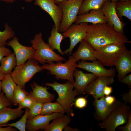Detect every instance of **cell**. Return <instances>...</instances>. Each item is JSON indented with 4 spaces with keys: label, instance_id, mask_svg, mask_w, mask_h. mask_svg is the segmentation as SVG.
<instances>
[{
    "label": "cell",
    "instance_id": "1",
    "mask_svg": "<svg viewBox=\"0 0 131 131\" xmlns=\"http://www.w3.org/2000/svg\"><path fill=\"white\" fill-rule=\"evenodd\" d=\"M83 40L94 50L111 44L131 43L125 35L117 32L107 23L88 25L86 35Z\"/></svg>",
    "mask_w": 131,
    "mask_h": 131
},
{
    "label": "cell",
    "instance_id": "2",
    "mask_svg": "<svg viewBox=\"0 0 131 131\" xmlns=\"http://www.w3.org/2000/svg\"><path fill=\"white\" fill-rule=\"evenodd\" d=\"M42 37V33L40 32L30 41L31 46L35 50L32 58L42 64L65 61L64 57L56 53L48 43L45 42Z\"/></svg>",
    "mask_w": 131,
    "mask_h": 131
},
{
    "label": "cell",
    "instance_id": "3",
    "mask_svg": "<svg viewBox=\"0 0 131 131\" xmlns=\"http://www.w3.org/2000/svg\"><path fill=\"white\" fill-rule=\"evenodd\" d=\"M45 85L53 88L57 93L58 97L56 100L63 108L66 112L70 115H74L72 104L75 100V97L78 93L76 90H73L74 83L68 81L66 83H60L54 81L53 83H46Z\"/></svg>",
    "mask_w": 131,
    "mask_h": 131
},
{
    "label": "cell",
    "instance_id": "4",
    "mask_svg": "<svg viewBox=\"0 0 131 131\" xmlns=\"http://www.w3.org/2000/svg\"><path fill=\"white\" fill-rule=\"evenodd\" d=\"M38 63L32 58L22 64L16 66L11 74L16 84L25 89L27 83L37 73L44 70Z\"/></svg>",
    "mask_w": 131,
    "mask_h": 131
},
{
    "label": "cell",
    "instance_id": "5",
    "mask_svg": "<svg viewBox=\"0 0 131 131\" xmlns=\"http://www.w3.org/2000/svg\"><path fill=\"white\" fill-rule=\"evenodd\" d=\"M76 62L73 57L70 55L68 60L64 63L53 62L43 64L41 66L54 75L57 80H67L74 83V73L76 69Z\"/></svg>",
    "mask_w": 131,
    "mask_h": 131
},
{
    "label": "cell",
    "instance_id": "6",
    "mask_svg": "<svg viewBox=\"0 0 131 131\" xmlns=\"http://www.w3.org/2000/svg\"><path fill=\"white\" fill-rule=\"evenodd\" d=\"M127 49L125 44H111L100 47L94 51L95 56L104 66H115Z\"/></svg>",
    "mask_w": 131,
    "mask_h": 131
},
{
    "label": "cell",
    "instance_id": "7",
    "mask_svg": "<svg viewBox=\"0 0 131 131\" xmlns=\"http://www.w3.org/2000/svg\"><path fill=\"white\" fill-rule=\"evenodd\" d=\"M131 112L129 106L120 102L107 118L98 125L107 131H115L118 127L126 123Z\"/></svg>",
    "mask_w": 131,
    "mask_h": 131
},
{
    "label": "cell",
    "instance_id": "8",
    "mask_svg": "<svg viewBox=\"0 0 131 131\" xmlns=\"http://www.w3.org/2000/svg\"><path fill=\"white\" fill-rule=\"evenodd\" d=\"M84 0H69L58 3L57 4L61 9L63 15L59 32H64L75 22L79 8Z\"/></svg>",
    "mask_w": 131,
    "mask_h": 131
},
{
    "label": "cell",
    "instance_id": "9",
    "mask_svg": "<svg viewBox=\"0 0 131 131\" xmlns=\"http://www.w3.org/2000/svg\"><path fill=\"white\" fill-rule=\"evenodd\" d=\"M88 25V23L85 22L72 24L62 33L64 38H68L70 40V46L64 52L65 54H68L70 55L74 47L84 39L86 35Z\"/></svg>",
    "mask_w": 131,
    "mask_h": 131
},
{
    "label": "cell",
    "instance_id": "10",
    "mask_svg": "<svg viewBox=\"0 0 131 131\" xmlns=\"http://www.w3.org/2000/svg\"><path fill=\"white\" fill-rule=\"evenodd\" d=\"M116 3L108 0L104 4L102 10L107 21V23L118 33L124 34L125 23L121 21L116 13Z\"/></svg>",
    "mask_w": 131,
    "mask_h": 131
},
{
    "label": "cell",
    "instance_id": "11",
    "mask_svg": "<svg viewBox=\"0 0 131 131\" xmlns=\"http://www.w3.org/2000/svg\"><path fill=\"white\" fill-rule=\"evenodd\" d=\"M114 77L98 76L89 84L86 87L85 94L92 95L95 99H98L104 96L103 90L105 86L112 84Z\"/></svg>",
    "mask_w": 131,
    "mask_h": 131
},
{
    "label": "cell",
    "instance_id": "12",
    "mask_svg": "<svg viewBox=\"0 0 131 131\" xmlns=\"http://www.w3.org/2000/svg\"><path fill=\"white\" fill-rule=\"evenodd\" d=\"M6 45L11 47L14 50L16 60V66L22 64L32 58L34 53L35 50L32 46H27L22 45L16 36H14Z\"/></svg>",
    "mask_w": 131,
    "mask_h": 131
},
{
    "label": "cell",
    "instance_id": "13",
    "mask_svg": "<svg viewBox=\"0 0 131 131\" xmlns=\"http://www.w3.org/2000/svg\"><path fill=\"white\" fill-rule=\"evenodd\" d=\"M34 0L35 5L39 6L50 16L54 21L56 29L59 32L63 16L60 7L55 3L54 0Z\"/></svg>",
    "mask_w": 131,
    "mask_h": 131
},
{
    "label": "cell",
    "instance_id": "14",
    "mask_svg": "<svg viewBox=\"0 0 131 131\" xmlns=\"http://www.w3.org/2000/svg\"><path fill=\"white\" fill-rule=\"evenodd\" d=\"M76 68L84 69L93 74L96 76H105L114 77L116 71L114 68L107 69L101 62L97 60L88 62L82 61L77 63Z\"/></svg>",
    "mask_w": 131,
    "mask_h": 131
},
{
    "label": "cell",
    "instance_id": "15",
    "mask_svg": "<svg viewBox=\"0 0 131 131\" xmlns=\"http://www.w3.org/2000/svg\"><path fill=\"white\" fill-rule=\"evenodd\" d=\"M105 97L103 96L100 99H95L93 102L95 109L94 117L98 121L105 120L121 102L116 99L114 104L109 105L106 101Z\"/></svg>",
    "mask_w": 131,
    "mask_h": 131
},
{
    "label": "cell",
    "instance_id": "16",
    "mask_svg": "<svg viewBox=\"0 0 131 131\" xmlns=\"http://www.w3.org/2000/svg\"><path fill=\"white\" fill-rule=\"evenodd\" d=\"M64 114L56 113L48 115H39L33 118L27 119L26 129L28 131L44 130L49 124L51 121Z\"/></svg>",
    "mask_w": 131,
    "mask_h": 131
},
{
    "label": "cell",
    "instance_id": "17",
    "mask_svg": "<svg viewBox=\"0 0 131 131\" xmlns=\"http://www.w3.org/2000/svg\"><path fill=\"white\" fill-rule=\"evenodd\" d=\"M30 85L32 91L29 95L36 102L43 104L54 99V95L48 91L46 87L38 85L35 82Z\"/></svg>",
    "mask_w": 131,
    "mask_h": 131
},
{
    "label": "cell",
    "instance_id": "18",
    "mask_svg": "<svg viewBox=\"0 0 131 131\" xmlns=\"http://www.w3.org/2000/svg\"><path fill=\"white\" fill-rule=\"evenodd\" d=\"M74 76L75 78L74 83V88L79 95L85 94L84 90L87 86L97 77L91 73H84L76 69L74 71Z\"/></svg>",
    "mask_w": 131,
    "mask_h": 131
},
{
    "label": "cell",
    "instance_id": "19",
    "mask_svg": "<svg viewBox=\"0 0 131 131\" xmlns=\"http://www.w3.org/2000/svg\"><path fill=\"white\" fill-rule=\"evenodd\" d=\"M95 50L84 40L80 44L77 50L72 56L77 62L80 60L83 61L97 60L94 55Z\"/></svg>",
    "mask_w": 131,
    "mask_h": 131
},
{
    "label": "cell",
    "instance_id": "20",
    "mask_svg": "<svg viewBox=\"0 0 131 131\" xmlns=\"http://www.w3.org/2000/svg\"><path fill=\"white\" fill-rule=\"evenodd\" d=\"M118 81L131 72V50L126 49L115 66Z\"/></svg>",
    "mask_w": 131,
    "mask_h": 131
},
{
    "label": "cell",
    "instance_id": "21",
    "mask_svg": "<svg viewBox=\"0 0 131 131\" xmlns=\"http://www.w3.org/2000/svg\"><path fill=\"white\" fill-rule=\"evenodd\" d=\"M90 23L93 24L107 23L101 9L90 11L89 13L78 15L75 24L82 23Z\"/></svg>",
    "mask_w": 131,
    "mask_h": 131
},
{
    "label": "cell",
    "instance_id": "22",
    "mask_svg": "<svg viewBox=\"0 0 131 131\" xmlns=\"http://www.w3.org/2000/svg\"><path fill=\"white\" fill-rule=\"evenodd\" d=\"M24 111L18 107L12 109L8 107L3 108L0 110V127L7 124L12 120L21 116Z\"/></svg>",
    "mask_w": 131,
    "mask_h": 131
},
{
    "label": "cell",
    "instance_id": "23",
    "mask_svg": "<svg viewBox=\"0 0 131 131\" xmlns=\"http://www.w3.org/2000/svg\"><path fill=\"white\" fill-rule=\"evenodd\" d=\"M71 119L70 115L63 114L53 120L44 129L45 131H62L70 123Z\"/></svg>",
    "mask_w": 131,
    "mask_h": 131
},
{
    "label": "cell",
    "instance_id": "24",
    "mask_svg": "<svg viewBox=\"0 0 131 131\" xmlns=\"http://www.w3.org/2000/svg\"><path fill=\"white\" fill-rule=\"evenodd\" d=\"M0 66V72L5 75H11L13 69L17 65L15 54L13 52L2 58Z\"/></svg>",
    "mask_w": 131,
    "mask_h": 131
},
{
    "label": "cell",
    "instance_id": "25",
    "mask_svg": "<svg viewBox=\"0 0 131 131\" xmlns=\"http://www.w3.org/2000/svg\"><path fill=\"white\" fill-rule=\"evenodd\" d=\"M16 85L10 74L5 75L2 81L1 89L11 103H12L14 90Z\"/></svg>",
    "mask_w": 131,
    "mask_h": 131
},
{
    "label": "cell",
    "instance_id": "26",
    "mask_svg": "<svg viewBox=\"0 0 131 131\" xmlns=\"http://www.w3.org/2000/svg\"><path fill=\"white\" fill-rule=\"evenodd\" d=\"M64 38L63 35L56 29L54 25L48 39V44L53 50L56 49L61 55H64L65 54L61 49L60 44L62 40Z\"/></svg>",
    "mask_w": 131,
    "mask_h": 131
},
{
    "label": "cell",
    "instance_id": "27",
    "mask_svg": "<svg viewBox=\"0 0 131 131\" xmlns=\"http://www.w3.org/2000/svg\"><path fill=\"white\" fill-rule=\"evenodd\" d=\"M108 0H84L79 8L78 15L88 13L93 10L101 9L105 2Z\"/></svg>",
    "mask_w": 131,
    "mask_h": 131
},
{
    "label": "cell",
    "instance_id": "28",
    "mask_svg": "<svg viewBox=\"0 0 131 131\" xmlns=\"http://www.w3.org/2000/svg\"><path fill=\"white\" fill-rule=\"evenodd\" d=\"M115 9L117 15L120 20L124 16L131 21V0L117 2L116 3Z\"/></svg>",
    "mask_w": 131,
    "mask_h": 131
},
{
    "label": "cell",
    "instance_id": "29",
    "mask_svg": "<svg viewBox=\"0 0 131 131\" xmlns=\"http://www.w3.org/2000/svg\"><path fill=\"white\" fill-rule=\"evenodd\" d=\"M65 112L63 107L57 102H49L43 104L39 115H48L56 113L64 114Z\"/></svg>",
    "mask_w": 131,
    "mask_h": 131
},
{
    "label": "cell",
    "instance_id": "30",
    "mask_svg": "<svg viewBox=\"0 0 131 131\" xmlns=\"http://www.w3.org/2000/svg\"><path fill=\"white\" fill-rule=\"evenodd\" d=\"M5 29L2 31H0V47L5 46L7 44V41L12 38L15 33L12 28L6 23L4 25Z\"/></svg>",
    "mask_w": 131,
    "mask_h": 131
},
{
    "label": "cell",
    "instance_id": "31",
    "mask_svg": "<svg viewBox=\"0 0 131 131\" xmlns=\"http://www.w3.org/2000/svg\"><path fill=\"white\" fill-rule=\"evenodd\" d=\"M29 94L25 89L16 85L13 93L12 103L15 106L18 105Z\"/></svg>",
    "mask_w": 131,
    "mask_h": 131
},
{
    "label": "cell",
    "instance_id": "32",
    "mask_svg": "<svg viewBox=\"0 0 131 131\" xmlns=\"http://www.w3.org/2000/svg\"><path fill=\"white\" fill-rule=\"evenodd\" d=\"M29 110V109L26 108L24 114L19 120L15 123L7 124L2 127L11 126L17 129L20 131H26V123Z\"/></svg>",
    "mask_w": 131,
    "mask_h": 131
},
{
    "label": "cell",
    "instance_id": "33",
    "mask_svg": "<svg viewBox=\"0 0 131 131\" xmlns=\"http://www.w3.org/2000/svg\"><path fill=\"white\" fill-rule=\"evenodd\" d=\"M43 104L36 102L29 109L27 119L33 118L39 115Z\"/></svg>",
    "mask_w": 131,
    "mask_h": 131
},
{
    "label": "cell",
    "instance_id": "34",
    "mask_svg": "<svg viewBox=\"0 0 131 131\" xmlns=\"http://www.w3.org/2000/svg\"><path fill=\"white\" fill-rule=\"evenodd\" d=\"M36 102L29 94L18 105L19 107L22 109L27 108L30 109L31 107Z\"/></svg>",
    "mask_w": 131,
    "mask_h": 131
},
{
    "label": "cell",
    "instance_id": "35",
    "mask_svg": "<svg viewBox=\"0 0 131 131\" xmlns=\"http://www.w3.org/2000/svg\"><path fill=\"white\" fill-rule=\"evenodd\" d=\"M11 103L3 91L0 93V110L4 107L10 106Z\"/></svg>",
    "mask_w": 131,
    "mask_h": 131
},
{
    "label": "cell",
    "instance_id": "36",
    "mask_svg": "<svg viewBox=\"0 0 131 131\" xmlns=\"http://www.w3.org/2000/svg\"><path fill=\"white\" fill-rule=\"evenodd\" d=\"M87 103V101L85 97H80L76 99L74 102V105L76 107L82 109L86 106Z\"/></svg>",
    "mask_w": 131,
    "mask_h": 131
},
{
    "label": "cell",
    "instance_id": "37",
    "mask_svg": "<svg viewBox=\"0 0 131 131\" xmlns=\"http://www.w3.org/2000/svg\"><path fill=\"white\" fill-rule=\"evenodd\" d=\"M124 126H119L118 128L122 131H131V112L130 113L128 120Z\"/></svg>",
    "mask_w": 131,
    "mask_h": 131
},
{
    "label": "cell",
    "instance_id": "38",
    "mask_svg": "<svg viewBox=\"0 0 131 131\" xmlns=\"http://www.w3.org/2000/svg\"><path fill=\"white\" fill-rule=\"evenodd\" d=\"M11 53V50L5 46L0 47V63L1 59L4 56H6Z\"/></svg>",
    "mask_w": 131,
    "mask_h": 131
},
{
    "label": "cell",
    "instance_id": "39",
    "mask_svg": "<svg viewBox=\"0 0 131 131\" xmlns=\"http://www.w3.org/2000/svg\"><path fill=\"white\" fill-rule=\"evenodd\" d=\"M122 99L124 103L131 104V89L129 90L127 93H124L121 95Z\"/></svg>",
    "mask_w": 131,
    "mask_h": 131
},
{
    "label": "cell",
    "instance_id": "40",
    "mask_svg": "<svg viewBox=\"0 0 131 131\" xmlns=\"http://www.w3.org/2000/svg\"><path fill=\"white\" fill-rule=\"evenodd\" d=\"M121 83L127 84L130 88H131V74L125 76L120 81Z\"/></svg>",
    "mask_w": 131,
    "mask_h": 131
},
{
    "label": "cell",
    "instance_id": "41",
    "mask_svg": "<svg viewBox=\"0 0 131 131\" xmlns=\"http://www.w3.org/2000/svg\"><path fill=\"white\" fill-rule=\"evenodd\" d=\"M105 98L106 102L109 105L114 104L116 100L115 97L109 95L105 96Z\"/></svg>",
    "mask_w": 131,
    "mask_h": 131
},
{
    "label": "cell",
    "instance_id": "42",
    "mask_svg": "<svg viewBox=\"0 0 131 131\" xmlns=\"http://www.w3.org/2000/svg\"><path fill=\"white\" fill-rule=\"evenodd\" d=\"M113 91V88L111 86L108 85L106 86L103 90V93L104 95L108 96Z\"/></svg>",
    "mask_w": 131,
    "mask_h": 131
},
{
    "label": "cell",
    "instance_id": "43",
    "mask_svg": "<svg viewBox=\"0 0 131 131\" xmlns=\"http://www.w3.org/2000/svg\"><path fill=\"white\" fill-rule=\"evenodd\" d=\"M17 130L14 128H13L11 126H7L5 127H0V131H16Z\"/></svg>",
    "mask_w": 131,
    "mask_h": 131
},
{
    "label": "cell",
    "instance_id": "44",
    "mask_svg": "<svg viewBox=\"0 0 131 131\" xmlns=\"http://www.w3.org/2000/svg\"><path fill=\"white\" fill-rule=\"evenodd\" d=\"M63 130L66 131H78L79 130L77 128H73L67 126Z\"/></svg>",
    "mask_w": 131,
    "mask_h": 131
},
{
    "label": "cell",
    "instance_id": "45",
    "mask_svg": "<svg viewBox=\"0 0 131 131\" xmlns=\"http://www.w3.org/2000/svg\"><path fill=\"white\" fill-rule=\"evenodd\" d=\"M4 75H5L3 74L0 72V93L1 92V90H2V89L1 85L2 81Z\"/></svg>",
    "mask_w": 131,
    "mask_h": 131
},
{
    "label": "cell",
    "instance_id": "46",
    "mask_svg": "<svg viewBox=\"0 0 131 131\" xmlns=\"http://www.w3.org/2000/svg\"><path fill=\"white\" fill-rule=\"evenodd\" d=\"M16 0H0L8 3H12L15 1Z\"/></svg>",
    "mask_w": 131,
    "mask_h": 131
},
{
    "label": "cell",
    "instance_id": "47",
    "mask_svg": "<svg viewBox=\"0 0 131 131\" xmlns=\"http://www.w3.org/2000/svg\"><path fill=\"white\" fill-rule=\"evenodd\" d=\"M67 0H54V1L55 3L57 4L59 2L61 1Z\"/></svg>",
    "mask_w": 131,
    "mask_h": 131
},
{
    "label": "cell",
    "instance_id": "48",
    "mask_svg": "<svg viewBox=\"0 0 131 131\" xmlns=\"http://www.w3.org/2000/svg\"><path fill=\"white\" fill-rule=\"evenodd\" d=\"M110 0L112 2L116 3L119 1V0Z\"/></svg>",
    "mask_w": 131,
    "mask_h": 131
},
{
    "label": "cell",
    "instance_id": "49",
    "mask_svg": "<svg viewBox=\"0 0 131 131\" xmlns=\"http://www.w3.org/2000/svg\"><path fill=\"white\" fill-rule=\"evenodd\" d=\"M34 0H25V1L26 2H30Z\"/></svg>",
    "mask_w": 131,
    "mask_h": 131
},
{
    "label": "cell",
    "instance_id": "50",
    "mask_svg": "<svg viewBox=\"0 0 131 131\" xmlns=\"http://www.w3.org/2000/svg\"><path fill=\"white\" fill-rule=\"evenodd\" d=\"M131 0H119V1H127Z\"/></svg>",
    "mask_w": 131,
    "mask_h": 131
}]
</instances>
